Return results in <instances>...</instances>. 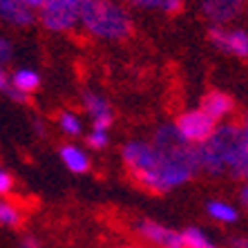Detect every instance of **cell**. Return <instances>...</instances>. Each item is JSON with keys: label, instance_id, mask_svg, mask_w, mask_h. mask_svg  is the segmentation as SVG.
<instances>
[{"label": "cell", "instance_id": "obj_1", "mask_svg": "<svg viewBox=\"0 0 248 248\" xmlns=\"http://www.w3.org/2000/svg\"><path fill=\"white\" fill-rule=\"evenodd\" d=\"M199 170L219 177L231 174L232 179L248 181V145L239 123H219L213 137L197 145Z\"/></svg>", "mask_w": 248, "mask_h": 248}, {"label": "cell", "instance_id": "obj_2", "mask_svg": "<svg viewBox=\"0 0 248 248\" xmlns=\"http://www.w3.org/2000/svg\"><path fill=\"white\" fill-rule=\"evenodd\" d=\"M150 145L155 148L156 163H159V181L161 190L170 192L179 188L181 184L190 181L199 172V156L197 145L186 143L174 130L172 123L156 127L150 139Z\"/></svg>", "mask_w": 248, "mask_h": 248}, {"label": "cell", "instance_id": "obj_3", "mask_svg": "<svg viewBox=\"0 0 248 248\" xmlns=\"http://www.w3.org/2000/svg\"><path fill=\"white\" fill-rule=\"evenodd\" d=\"M78 25L103 41H123L132 34V18L116 0H81Z\"/></svg>", "mask_w": 248, "mask_h": 248}, {"label": "cell", "instance_id": "obj_4", "mask_svg": "<svg viewBox=\"0 0 248 248\" xmlns=\"http://www.w3.org/2000/svg\"><path fill=\"white\" fill-rule=\"evenodd\" d=\"M121 159L130 177L143 190L152 195H163L161 181H159V163H156V155L150 141H141V139L127 141L121 148Z\"/></svg>", "mask_w": 248, "mask_h": 248}, {"label": "cell", "instance_id": "obj_5", "mask_svg": "<svg viewBox=\"0 0 248 248\" xmlns=\"http://www.w3.org/2000/svg\"><path fill=\"white\" fill-rule=\"evenodd\" d=\"M81 0H47L41 12V23L54 34H65L78 25Z\"/></svg>", "mask_w": 248, "mask_h": 248}, {"label": "cell", "instance_id": "obj_6", "mask_svg": "<svg viewBox=\"0 0 248 248\" xmlns=\"http://www.w3.org/2000/svg\"><path fill=\"white\" fill-rule=\"evenodd\" d=\"M172 125L186 143L202 145L203 141H208V139L213 137V132L217 130L219 123H215L213 119L208 114H203L202 110H188L177 116V121H174Z\"/></svg>", "mask_w": 248, "mask_h": 248}, {"label": "cell", "instance_id": "obj_7", "mask_svg": "<svg viewBox=\"0 0 248 248\" xmlns=\"http://www.w3.org/2000/svg\"><path fill=\"white\" fill-rule=\"evenodd\" d=\"M208 41L226 56L248 58V31L242 27L213 25L208 29Z\"/></svg>", "mask_w": 248, "mask_h": 248}, {"label": "cell", "instance_id": "obj_8", "mask_svg": "<svg viewBox=\"0 0 248 248\" xmlns=\"http://www.w3.org/2000/svg\"><path fill=\"white\" fill-rule=\"evenodd\" d=\"M134 231L141 239H145L148 244L156 248H184V239H181V232L170 228V226H163L159 221L152 219H139L134 224Z\"/></svg>", "mask_w": 248, "mask_h": 248}, {"label": "cell", "instance_id": "obj_9", "mask_svg": "<svg viewBox=\"0 0 248 248\" xmlns=\"http://www.w3.org/2000/svg\"><path fill=\"white\" fill-rule=\"evenodd\" d=\"M202 14L213 25H228L246 7V0H199Z\"/></svg>", "mask_w": 248, "mask_h": 248}, {"label": "cell", "instance_id": "obj_10", "mask_svg": "<svg viewBox=\"0 0 248 248\" xmlns=\"http://www.w3.org/2000/svg\"><path fill=\"white\" fill-rule=\"evenodd\" d=\"M199 110L210 116L215 123H221V121H228L232 116V112H235V101H232L231 94L221 92V90H210L208 94H203Z\"/></svg>", "mask_w": 248, "mask_h": 248}, {"label": "cell", "instance_id": "obj_11", "mask_svg": "<svg viewBox=\"0 0 248 248\" xmlns=\"http://www.w3.org/2000/svg\"><path fill=\"white\" fill-rule=\"evenodd\" d=\"M83 108H85L87 116L92 119V127L98 130H110V125L114 123V112L108 98H103L96 92H85L83 94Z\"/></svg>", "mask_w": 248, "mask_h": 248}, {"label": "cell", "instance_id": "obj_12", "mask_svg": "<svg viewBox=\"0 0 248 248\" xmlns=\"http://www.w3.org/2000/svg\"><path fill=\"white\" fill-rule=\"evenodd\" d=\"M0 18L16 27H27L34 23V12L25 7L23 0H0Z\"/></svg>", "mask_w": 248, "mask_h": 248}, {"label": "cell", "instance_id": "obj_13", "mask_svg": "<svg viewBox=\"0 0 248 248\" xmlns=\"http://www.w3.org/2000/svg\"><path fill=\"white\" fill-rule=\"evenodd\" d=\"M58 155H61V161L65 163V168H67L69 172L85 174L87 170H90V156H87V152L81 150L78 145H74V143L63 145V148L58 150Z\"/></svg>", "mask_w": 248, "mask_h": 248}, {"label": "cell", "instance_id": "obj_14", "mask_svg": "<svg viewBox=\"0 0 248 248\" xmlns=\"http://www.w3.org/2000/svg\"><path fill=\"white\" fill-rule=\"evenodd\" d=\"M9 87H14L20 94H34L41 87V74L34 72L31 67H20L9 76Z\"/></svg>", "mask_w": 248, "mask_h": 248}, {"label": "cell", "instance_id": "obj_15", "mask_svg": "<svg viewBox=\"0 0 248 248\" xmlns=\"http://www.w3.org/2000/svg\"><path fill=\"white\" fill-rule=\"evenodd\" d=\"M206 213L213 217L215 221H219V224H235L239 219V213H237V208L231 206L228 202H221V199H213V202L206 203Z\"/></svg>", "mask_w": 248, "mask_h": 248}, {"label": "cell", "instance_id": "obj_16", "mask_svg": "<svg viewBox=\"0 0 248 248\" xmlns=\"http://www.w3.org/2000/svg\"><path fill=\"white\" fill-rule=\"evenodd\" d=\"M127 2L139 9H152V12H163L170 16L184 9V0H127Z\"/></svg>", "mask_w": 248, "mask_h": 248}, {"label": "cell", "instance_id": "obj_17", "mask_svg": "<svg viewBox=\"0 0 248 248\" xmlns=\"http://www.w3.org/2000/svg\"><path fill=\"white\" fill-rule=\"evenodd\" d=\"M181 239H184V248H217V244L195 226H188L186 231H181Z\"/></svg>", "mask_w": 248, "mask_h": 248}, {"label": "cell", "instance_id": "obj_18", "mask_svg": "<svg viewBox=\"0 0 248 248\" xmlns=\"http://www.w3.org/2000/svg\"><path fill=\"white\" fill-rule=\"evenodd\" d=\"M20 224H23V210L16 203L7 202V199H0V226L18 228Z\"/></svg>", "mask_w": 248, "mask_h": 248}, {"label": "cell", "instance_id": "obj_19", "mask_svg": "<svg viewBox=\"0 0 248 248\" xmlns=\"http://www.w3.org/2000/svg\"><path fill=\"white\" fill-rule=\"evenodd\" d=\"M56 123H58V127H61V132L67 134V137H78V134L83 132V121L74 112H67V110L61 112Z\"/></svg>", "mask_w": 248, "mask_h": 248}, {"label": "cell", "instance_id": "obj_20", "mask_svg": "<svg viewBox=\"0 0 248 248\" xmlns=\"http://www.w3.org/2000/svg\"><path fill=\"white\" fill-rule=\"evenodd\" d=\"M110 143V130H98V127H92L90 134H87V145L92 150H103Z\"/></svg>", "mask_w": 248, "mask_h": 248}, {"label": "cell", "instance_id": "obj_21", "mask_svg": "<svg viewBox=\"0 0 248 248\" xmlns=\"http://www.w3.org/2000/svg\"><path fill=\"white\" fill-rule=\"evenodd\" d=\"M14 190V177L9 170L0 168V197H7Z\"/></svg>", "mask_w": 248, "mask_h": 248}, {"label": "cell", "instance_id": "obj_22", "mask_svg": "<svg viewBox=\"0 0 248 248\" xmlns=\"http://www.w3.org/2000/svg\"><path fill=\"white\" fill-rule=\"evenodd\" d=\"M12 52H14V47H12V43L7 41L5 36H0V63L5 65L9 58H12Z\"/></svg>", "mask_w": 248, "mask_h": 248}, {"label": "cell", "instance_id": "obj_23", "mask_svg": "<svg viewBox=\"0 0 248 248\" xmlns=\"http://www.w3.org/2000/svg\"><path fill=\"white\" fill-rule=\"evenodd\" d=\"M20 248H41V242H38V237L34 235H25L20 239Z\"/></svg>", "mask_w": 248, "mask_h": 248}, {"label": "cell", "instance_id": "obj_24", "mask_svg": "<svg viewBox=\"0 0 248 248\" xmlns=\"http://www.w3.org/2000/svg\"><path fill=\"white\" fill-rule=\"evenodd\" d=\"M7 96L12 98V101H16V103H29V96H27V94L16 92L14 87H9V90H7Z\"/></svg>", "mask_w": 248, "mask_h": 248}, {"label": "cell", "instance_id": "obj_25", "mask_svg": "<svg viewBox=\"0 0 248 248\" xmlns=\"http://www.w3.org/2000/svg\"><path fill=\"white\" fill-rule=\"evenodd\" d=\"M9 90V76L5 72V65L0 63V92H7Z\"/></svg>", "mask_w": 248, "mask_h": 248}, {"label": "cell", "instance_id": "obj_26", "mask_svg": "<svg viewBox=\"0 0 248 248\" xmlns=\"http://www.w3.org/2000/svg\"><path fill=\"white\" fill-rule=\"evenodd\" d=\"M23 2H25L27 9H31V12H41L43 7H45L47 0H23Z\"/></svg>", "mask_w": 248, "mask_h": 248}, {"label": "cell", "instance_id": "obj_27", "mask_svg": "<svg viewBox=\"0 0 248 248\" xmlns=\"http://www.w3.org/2000/svg\"><path fill=\"white\" fill-rule=\"evenodd\" d=\"M231 248H248V237H232Z\"/></svg>", "mask_w": 248, "mask_h": 248}, {"label": "cell", "instance_id": "obj_28", "mask_svg": "<svg viewBox=\"0 0 248 248\" xmlns=\"http://www.w3.org/2000/svg\"><path fill=\"white\" fill-rule=\"evenodd\" d=\"M239 202H242V206L248 210V181H244L242 190H239Z\"/></svg>", "mask_w": 248, "mask_h": 248}, {"label": "cell", "instance_id": "obj_29", "mask_svg": "<svg viewBox=\"0 0 248 248\" xmlns=\"http://www.w3.org/2000/svg\"><path fill=\"white\" fill-rule=\"evenodd\" d=\"M239 127H242V134H244V139H246V145H248V112L244 114V119H242V123H239Z\"/></svg>", "mask_w": 248, "mask_h": 248}, {"label": "cell", "instance_id": "obj_30", "mask_svg": "<svg viewBox=\"0 0 248 248\" xmlns=\"http://www.w3.org/2000/svg\"><path fill=\"white\" fill-rule=\"evenodd\" d=\"M34 130H36V134H41V137H45V125H43L41 119H38V121H34Z\"/></svg>", "mask_w": 248, "mask_h": 248}, {"label": "cell", "instance_id": "obj_31", "mask_svg": "<svg viewBox=\"0 0 248 248\" xmlns=\"http://www.w3.org/2000/svg\"><path fill=\"white\" fill-rule=\"evenodd\" d=\"M119 248H141V246H119Z\"/></svg>", "mask_w": 248, "mask_h": 248}]
</instances>
